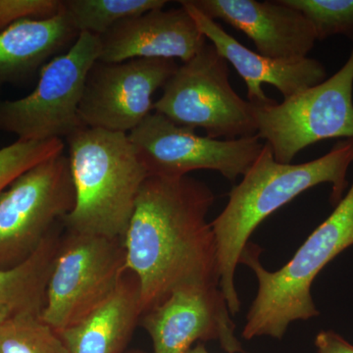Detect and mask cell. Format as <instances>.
<instances>
[{
  "mask_svg": "<svg viewBox=\"0 0 353 353\" xmlns=\"http://www.w3.org/2000/svg\"><path fill=\"white\" fill-rule=\"evenodd\" d=\"M212 20H221L252 39L256 52L275 59L307 57L317 38L301 11L283 0H190Z\"/></svg>",
  "mask_w": 353,
  "mask_h": 353,
  "instance_id": "obj_14",
  "label": "cell"
},
{
  "mask_svg": "<svg viewBox=\"0 0 353 353\" xmlns=\"http://www.w3.org/2000/svg\"><path fill=\"white\" fill-rule=\"evenodd\" d=\"M101 50L99 36L79 34L66 52L44 65L31 94L0 101V131L16 134L18 141H43L66 139L83 128L79 106L88 72Z\"/></svg>",
  "mask_w": 353,
  "mask_h": 353,
  "instance_id": "obj_5",
  "label": "cell"
},
{
  "mask_svg": "<svg viewBox=\"0 0 353 353\" xmlns=\"http://www.w3.org/2000/svg\"><path fill=\"white\" fill-rule=\"evenodd\" d=\"M228 62L214 46L206 44L179 66L153 104L179 126L202 128L209 138L236 139L257 134L252 104L234 92Z\"/></svg>",
  "mask_w": 353,
  "mask_h": 353,
  "instance_id": "obj_6",
  "label": "cell"
},
{
  "mask_svg": "<svg viewBox=\"0 0 353 353\" xmlns=\"http://www.w3.org/2000/svg\"><path fill=\"white\" fill-rule=\"evenodd\" d=\"M353 163V139L339 141L327 154L301 164L280 163L265 143L259 157L229 192L226 208L212 223L220 289L231 315L240 311L234 284L241 253L254 230L278 209L322 183L332 187L330 201L336 206L347 190V172Z\"/></svg>",
  "mask_w": 353,
  "mask_h": 353,
  "instance_id": "obj_2",
  "label": "cell"
},
{
  "mask_svg": "<svg viewBox=\"0 0 353 353\" xmlns=\"http://www.w3.org/2000/svg\"><path fill=\"white\" fill-rule=\"evenodd\" d=\"M175 60L137 58L99 61L88 72L79 117L83 127L131 132L153 110V94L178 69Z\"/></svg>",
  "mask_w": 353,
  "mask_h": 353,
  "instance_id": "obj_11",
  "label": "cell"
},
{
  "mask_svg": "<svg viewBox=\"0 0 353 353\" xmlns=\"http://www.w3.org/2000/svg\"><path fill=\"white\" fill-rule=\"evenodd\" d=\"M141 317L138 278L127 270L105 303L57 333L68 353H125Z\"/></svg>",
  "mask_w": 353,
  "mask_h": 353,
  "instance_id": "obj_16",
  "label": "cell"
},
{
  "mask_svg": "<svg viewBox=\"0 0 353 353\" xmlns=\"http://www.w3.org/2000/svg\"><path fill=\"white\" fill-rule=\"evenodd\" d=\"M310 22L317 41L345 36L353 41V0H283Z\"/></svg>",
  "mask_w": 353,
  "mask_h": 353,
  "instance_id": "obj_21",
  "label": "cell"
},
{
  "mask_svg": "<svg viewBox=\"0 0 353 353\" xmlns=\"http://www.w3.org/2000/svg\"><path fill=\"white\" fill-rule=\"evenodd\" d=\"M0 353H68L55 330L41 316H22L0 324Z\"/></svg>",
  "mask_w": 353,
  "mask_h": 353,
  "instance_id": "obj_20",
  "label": "cell"
},
{
  "mask_svg": "<svg viewBox=\"0 0 353 353\" xmlns=\"http://www.w3.org/2000/svg\"><path fill=\"white\" fill-rule=\"evenodd\" d=\"M101 39L99 61L120 63L137 58L182 60L196 57L208 43L190 13L154 9L118 23Z\"/></svg>",
  "mask_w": 353,
  "mask_h": 353,
  "instance_id": "obj_15",
  "label": "cell"
},
{
  "mask_svg": "<svg viewBox=\"0 0 353 353\" xmlns=\"http://www.w3.org/2000/svg\"><path fill=\"white\" fill-rule=\"evenodd\" d=\"M125 353H145V352H141V350H129V352H126Z\"/></svg>",
  "mask_w": 353,
  "mask_h": 353,
  "instance_id": "obj_26",
  "label": "cell"
},
{
  "mask_svg": "<svg viewBox=\"0 0 353 353\" xmlns=\"http://www.w3.org/2000/svg\"><path fill=\"white\" fill-rule=\"evenodd\" d=\"M62 6V0H0V32L19 21L50 19Z\"/></svg>",
  "mask_w": 353,
  "mask_h": 353,
  "instance_id": "obj_23",
  "label": "cell"
},
{
  "mask_svg": "<svg viewBox=\"0 0 353 353\" xmlns=\"http://www.w3.org/2000/svg\"><path fill=\"white\" fill-rule=\"evenodd\" d=\"M318 353H353V345L334 331H322L316 336Z\"/></svg>",
  "mask_w": 353,
  "mask_h": 353,
  "instance_id": "obj_24",
  "label": "cell"
},
{
  "mask_svg": "<svg viewBox=\"0 0 353 353\" xmlns=\"http://www.w3.org/2000/svg\"><path fill=\"white\" fill-rule=\"evenodd\" d=\"M128 136L148 176L169 178L212 170L234 181L250 170L264 146L257 134L236 139L199 136L157 112L150 113Z\"/></svg>",
  "mask_w": 353,
  "mask_h": 353,
  "instance_id": "obj_10",
  "label": "cell"
},
{
  "mask_svg": "<svg viewBox=\"0 0 353 353\" xmlns=\"http://www.w3.org/2000/svg\"><path fill=\"white\" fill-rule=\"evenodd\" d=\"M63 6V3H62ZM62 6L50 19H26L0 32V85L19 82L36 73L78 39Z\"/></svg>",
  "mask_w": 353,
  "mask_h": 353,
  "instance_id": "obj_17",
  "label": "cell"
},
{
  "mask_svg": "<svg viewBox=\"0 0 353 353\" xmlns=\"http://www.w3.org/2000/svg\"><path fill=\"white\" fill-rule=\"evenodd\" d=\"M65 12L79 34L101 37L118 23L164 8L166 0H62Z\"/></svg>",
  "mask_w": 353,
  "mask_h": 353,
  "instance_id": "obj_19",
  "label": "cell"
},
{
  "mask_svg": "<svg viewBox=\"0 0 353 353\" xmlns=\"http://www.w3.org/2000/svg\"><path fill=\"white\" fill-rule=\"evenodd\" d=\"M257 136L280 163L325 139H353V50L333 76L283 102L252 105Z\"/></svg>",
  "mask_w": 353,
  "mask_h": 353,
  "instance_id": "obj_7",
  "label": "cell"
},
{
  "mask_svg": "<svg viewBox=\"0 0 353 353\" xmlns=\"http://www.w3.org/2000/svg\"><path fill=\"white\" fill-rule=\"evenodd\" d=\"M139 324L152 338L153 353H187L196 341L211 340L219 341L227 353L243 352L219 287L176 290L143 313Z\"/></svg>",
  "mask_w": 353,
  "mask_h": 353,
  "instance_id": "obj_12",
  "label": "cell"
},
{
  "mask_svg": "<svg viewBox=\"0 0 353 353\" xmlns=\"http://www.w3.org/2000/svg\"><path fill=\"white\" fill-rule=\"evenodd\" d=\"M66 141L75 205L65 231L123 240L148 176L129 136L83 127Z\"/></svg>",
  "mask_w": 353,
  "mask_h": 353,
  "instance_id": "obj_3",
  "label": "cell"
},
{
  "mask_svg": "<svg viewBox=\"0 0 353 353\" xmlns=\"http://www.w3.org/2000/svg\"><path fill=\"white\" fill-rule=\"evenodd\" d=\"M62 139L43 141H16L0 148V192L6 189L21 174L48 158L63 152Z\"/></svg>",
  "mask_w": 353,
  "mask_h": 353,
  "instance_id": "obj_22",
  "label": "cell"
},
{
  "mask_svg": "<svg viewBox=\"0 0 353 353\" xmlns=\"http://www.w3.org/2000/svg\"><path fill=\"white\" fill-rule=\"evenodd\" d=\"M352 245L353 183L332 214L316 228L280 270H266L259 260L260 248L248 243L240 263L254 272L259 290L246 316L243 338L282 339L290 323L319 315L311 296L313 282L327 264Z\"/></svg>",
  "mask_w": 353,
  "mask_h": 353,
  "instance_id": "obj_4",
  "label": "cell"
},
{
  "mask_svg": "<svg viewBox=\"0 0 353 353\" xmlns=\"http://www.w3.org/2000/svg\"><path fill=\"white\" fill-rule=\"evenodd\" d=\"M187 353H209L208 348L205 347V345L203 343H199V345H196V347H192L190 348L189 352Z\"/></svg>",
  "mask_w": 353,
  "mask_h": 353,
  "instance_id": "obj_25",
  "label": "cell"
},
{
  "mask_svg": "<svg viewBox=\"0 0 353 353\" xmlns=\"http://www.w3.org/2000/svg\"><path fill=\"white\" fill-rule=\"evenodd\" d=\"M126 271L123 240L64 229L41 319L57 332L73 326L112 296Z\"/></svg>",
  "mask_w": 353,
  "mask_h": 353,
  "instance_id": "obj_8",
  "label": "cell"
},
{
  "mask_svg": "<svg viewBox=\"0 0 353 353\" xmlns=\"http://www.w3.org/2000/svg\"><path fill=\"white\" fill-rule=\"evenodd\" d=\"M63 233L64 225H59L23 263L0 270V324L22 316H41Z\"/></svg>",
  "mask_w": 353,
  "mask_h": 353,
  "instance_id": "obj_18",
  "label": "cell"
},
{
  "mask_svg": "<svg viewBox=\"0 0 353 353\" xmlns=\"http://www.w3.org/2000/svg\"><path fill=\"white\" fill-rule=\"evenodd\" d=\"M74 205L75 190L64 152L16 178L0 192V270L29 259Z\"/></svg>",
  "mask_w": 353,
  "mask_h": 353,
  "instance_id": "obj_9",
  "label": "cell"
},
{
  "mask_svg": "<svg viewBox=\"0 0 353 353\" xmlns=\"http://www.w3.org/2000/svg\"><path fill=\"white\" fill-rule=\"evenodd\" d=\"M180 4L221 57L243 79L248 88V101L252 105H267L276 101L265 94L263 83L277 88L285 99L326 80V68L318 60L308 57L287 59L264 57L243 46L190 0H182Z\"/></svg>",
  "mask_w": 353,
  "mask_h": 353,
  "instance_id": "obj_13",
  "label": "cell"
},
{
  "mask_svg": "<svg viewBox=\"0 0 353 353\" xmlns=\"http://www.w3.org/2000/svg\"><path fill=\"white\" fill-rule=\"evenodd\" d=\"M212 190L190 176H148L124 239L126 268L138 278L141 315L190 285L220 288L209 210Z\"/></svg>",
  "mask_w": 353,
  "mask_h": 353,
  "instance_id": "obj_1",
  "label": "cell"
}]
</instances>
